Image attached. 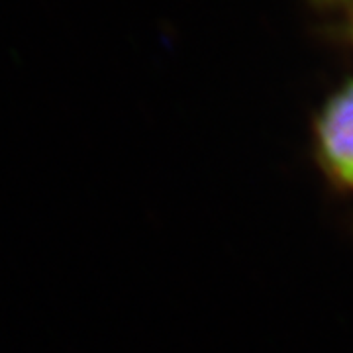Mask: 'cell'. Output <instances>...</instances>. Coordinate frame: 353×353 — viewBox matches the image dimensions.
<instances>
[{
	"mask_svg": "<svg viewBox=\"0 0 353 353\" xmlns=\"http://www.w3.org/2000/svg\"><path fill=\"white\" fill-rule=\"evenodd\" d=\"M318 145L330 173L353 187V83L324 108L318 124Z\"/></svg>",
	"mask_w": 353,
	"mask_h": 353,
	"instance_id": "6da1fadb",
	"label": "cell"
}]
</instances>
